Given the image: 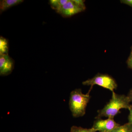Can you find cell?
Wrapping results in <instances>:
<instances>
[{
	"label": "cell",
	"mask_w": 132,
	"mask_h": 132,
	"mask_svg": "<svg viewBox=\"0 0 132 132\" xmlns=\"http://www.w3.org/2000/svg\"><path fill=\"white\" fill-rule=\"evenodd\" d=\"M130 102L127 96L116 94L114 92L110 101L104 108L98 111V115L95 118L100 119L103 117L114 118L121 109H129L131 105Z\"/></svg>",
	"instance_id": "6da1fadb"
},
{
	"label": "cell",
	"mask_w": 132,
	"mask_h": 132,
	"mask_svg": "<svg viewBox=\"0 0 132 132\" xmlns=\"http://www.w3.org/2000/svg\"><path fill=\"white\" fill-rule=\"evenodd\" d=\"M90 97V91L86 94L82 93L80 89H76L71 92L69 106L73 117L78 118L85 115Z\"/></svg>",
	"instance_id": "7a4b0ae2"
},
{
	"label": "cell",
	"mask_w": 132,
	"mask_h": 132,
	"mask_svg": "<svg viewBox=\"0 0 132 132\" xmlns=\"http://www.w3.org/2000/svg\"><path fill=\"white\" fill-rule=\"evenodd\" d=\"M82 84L86 86H91V89L94 85H98L110 90L113 93L118 87L116 81L112 77L108 75L99 73L92 79L83 81Z\"/></svg>",
	"instance_id": "3957f363"
},
{
	"label": "cell",
	"mask_w": 132,
	"mask_h": 132,
	"mask_svg": "<svg viewBox=\"0 0 132 132\" xmlns=\"http://www.w3.org/2000/svg\"><path fill=\"white\" fill-rule=\"evenodd\" d=\"M85 1L82 0H68L57 13L63 16L69 17L85 10Z\"/></svg>",
	"instance_id": "277c9868"
},
{
	"label": "cell",
	"mask_w": 132,
	"mask_h": 132,
	"mask_svg": "<svg viewBox=\"0 0 132 132\" xmlns=\"http://www.w3.org/2000/svg\"><path fill=\"white\" fill-rule=\"evenodd\" d=\"M120 126L114 120V118H109L106 120L100 118L95 121L92 128L97 131L110 132Z\"/></svg>",
	"instance_id": "5b68a950"
},
{
	"label": "cell",
	"mask_w": 132,
	"mask_h": 132,
	"mask_svg": "<svg viewBox=\"0 0 132 132\" xmlns=\"http://www.w3.org/2000/svg\"><path fill=\"white\" fill-rule=\"evenodd\" d=\"M14 67L13 60L8 55H0V75L7 76L12 73Z\"/></svg>",
	"instance_id": "8992f818"
},
{
	"label": "cell",
	"mask_w": 132,
	"mask_h": 132,
	"mask_svg": "<svg viewBox=\"0 0 132 132\" xmlns=\"http://www.w3.org/2000/svg\"><path fill=\"white\" fill-rule=\"evenodd\" d=\"M22 0H2L0 1L1 13L13 6L19 5L23 2Z\"/></svg>",
	"instance_id": "52a82bcc"
},
{
	"label": "cell",
	"mask_w": 132,
	"mask_h": 132,
	"mask_svg": "<svg viewBox=\"0 0 132 132\" xmlns=\"http://www.w3.org/2000/svg\"><path fill=\"white\" fill-rule=\"evenodd\" d=\"M8 42L6 38H0V55H8Z\"/></svg>",
	"instance_id": "ba28073f"
},
{
	"label": "cell",
	"mask_w": 132,
	"mask_h": 132,
	"mask_svg": "<svg viewBox=\"0 0 132 132\" xmlns=\"http://www.w3.org/2000/svg\"><path fill=\"white\" fill-rule=\"evenodd\" d=\"M68 1V0H50L49 2L52 8L57 12Z\"/></svg>",
	"instance_id": "9c48e42d"
},
{
	"label": "cell",
	"mask_w": 132,
	"mask_h": 132,
	"mask_svg": "<svg viewBox=\"0 0 132 132\" xmlns=\"http://www.w3.org/2000/svg\"><path fill=\"white\" fill-rule=\"evenodd\" d=\"M110 132H132V124L127 123L120 126Z\"/></svg>",
	"instance_id": "30bf717a"
},
{
	"label": "cell",
	"mask_w": 132,
	"mask_h": 132,
	"mask_svg": "<svg viewBox=\"0 0 132 132\" xmlns=\"http://www.w3.org/2000/svg\"><path fill=\"white\" fill-rule=\"evenodd\" d=\"M97 131L92 128H86L77 127L76 126H73L71 127L70 132H96Z\"/></svg>",
	"instance_id": "8fae6325"
},
{
	"label": "cell",
	"mask_w": 132,
	"mask_h": 132,
	"mask_svg": "<svg viewBox=\"0 0 132 132\" xmlns=\"http://www.w3.org/2000/svg\"><path fill=\"white\" fill-rule=\"evenodd\" d=\"M127 63L128 67L132 69V52H131L130 56L128 59Z\"/></svg>",
	"instance_id": "7c38bea8"
},
{
	"label": "cell",
	"mask_w": 132,
	"mask_h": 132,
	"mask_svg": "<svg viewBox=\"0 0 132 132\" xmlns=\"http://www.w3.org/2000/svg\"><path fill=\"white\" fill-rule=\"evenodd\" d=\"M128 110L130 111V114L128 117V122L132 124V105H131V106Z\"/></svg>",
	"instance_id": "4fadbf2b"
},
{
	"label": "cell",
	"mask_w": 132,
	"mask_h": 132,
	"mask_svg": "<svg viewBox=\"0 0 132 132\" xmlns=\"http://www.w3.org/2000/svg\"><path fill=\"white\" fill-rule=\"evenodd\" d=\"M120 1L122 3L130 6L132 7V0H122Z\"/></svg>",
	"instance_id": "5bb4252c"
},
{
	"label": "cell",
	"mask_w": 132,
	"mask_h": 132,
	"mask_svg": "<svg viewBox=\"0 0 132 132\" xmlns=\"http://www.w3.org/2000/svg\"><path fill=\"white\" fill-rule=\"evenodd\" d=\"M127 97L130 100V102H132V88L130 90V92L128 93Z\"/></svg>",
	"instance_id": "9a60e30c"
},
{
	"label": "cell",
	"mask_w": 132,
	"mask_h": 132,
	"mask_svg": "<svg viewBox=\"0 0 132 132\" xmlns=\"http://www.w3.org/2000/svg\"><path fill=\"white\" fill-rule=\"evenodd\" d=\"M131 52H132V46L131 47Z\"/></svg>",
	"instance_id": "2e32d148"
}]
</instances>
